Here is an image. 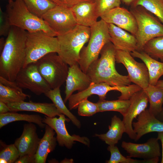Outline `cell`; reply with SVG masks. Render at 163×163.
I'll use <instances>...</instances> for the list:
<instances>
[{
    "label": "cell",
    "mask_w": 163,
    "mask_h": 163,
    "mask_svg": "<svg viewBox=\"0 0 163 163\" xmlns=\"http://www.w3.org/2000/svg\"><path fill=\"white\" fill-rule=\"evenodd\" d=\"M155 86L158 87L163 89V80H159Z\"/></svg>",
    "instance_id": "f6af8a7d"
},
{
    "label": "cell",
    "mask_w": 163,
    "mask_h": 163,
    "mask_svg": "<svg viewBox=\"0 0 163 163\" xmlns=\"http://www.w3.org/2000/svg\"><path fill=\"white\" fill-rule=\"evenodd\" d=\"M107 150L110 153L109 160L106 161L107 163H142L143 160L134 159L127 156H123L120 152L118 148L115 145H109Z\"/></svg>",
    "instance_id": "836d02e7"
},
{
    "label": "cell",
    "mask_w": 163,
    "mask_h": 163,
    "mask_svg": "<svg viewBox=\"0 0 163 163\" xmlns=\"http://www.w3.org/2000/svg\"><path fill=\"white\" fill-rule=\"evenodd\" d=\"M121 1L127 5H131L135 0H121Z\"/></svg>",
    "instance_id": "bcb514c9"
},
{
    "label": "cell",
    "mask_w": 163,
    "mask_h": 163,
    "mask_svg": "<svg viewBox=\"0 0 163 163\" xmlns=\"http://www.w3.org/2000/svg\"><path fill=\"white\" fill-rule=\"evenodd\" d=\"M71 8L77 24L90 27L97 21L94 2H82Z\"/></svg>",
    "instance_id": "603a6c76"
},
{
    "label": "cell",
    "mask_w": 163,
    "mask_h": 163,
    "mask_svg": "<svg viewBox=\"0 0 163 163\" xmlns=\"http://www.w3.org/2000/svg\"><path fill=\"white\" fill-rule=\"evenodd\" d=\"M6 12L11 26L29 32L42 31L52 36H57L43 19L29 10L22 0H9Z\"/></svg>",
    "instance_id": "3957f363"
},
{
    "label": "cell",
    "mask_w": 163,
    "mask_h": 163,
    "mask_svg": "<svg viewBox=\"0 0 163 163\" xmlns=\"http://www.w3.org/2000/svg\"><path fill=\"white\" fill-rule=\"evenodd\" d=\"M137 121L133 122L132 126L136 134V141L144 135L152 132L163 131V122L146 109L137 117Z\"/></svg>",
    "instance_id": "d6986e66"
},
{
    "label": "cell",
    "mask_w": 163,
    "mask_h": 163,
    "mask_svg": "<svg viewBox=\"0 0 163 163\" xmlns=\"http://www.w3.org/2000/svg\"><path fill=\"white\" fill-rule=\"evenodd\" d=\"M99 108V112L107 111H117L123 116L126 113L130 104L129 99L107 101L99 100L97 103Z\"/></svg>",
    "instance_id": "f546056e"
},
{
    "label": "cell",
    "mask_w": 163,
    "mask_h": 163,
    "mask_svg": "<svg viewBox=\"0 0 163 163\" xmlns=\"http://www.w3.org/2000/svg\"><path fill=\"white\" fill-rule=\"evenodd\" d=\"M130 104L122 120L124 123L125 133L131 139L135 140L136 134L132 126L133 121L142 112L145 110L148 106L149 98L143 89L134 94L130 98Z\"/></svg>",
    "instance_id": "4fadbf2b"
},
{
    "label": "cell",
    "mask_w": 163,
    "mask_h": 163,
    "mask_svg": "<svg viewBox=\"0 0 163 163\" xmlns=\"http://www.w3.org/2000/svg\"><path fill=\"white\" fill-rule=\"evenodd\" d=\"M90 28L88 44L82 49L78 62L80 68L85 73L90 64L98 58L103 47L111 42L108 24L102 19L97 21Z\"/></svg>",
    "instance_id": "5b68a950"
},
{
    "label": "cell",
    "mask_w": 163,
    "mask_h": 163,
    "mask_svg": "<svg viewBox=\"0 0 163 163\" xmlns=\"http://www.w3.org/2000/svg\"><path fill=\"white\" fill-rule=\"evenodd\" d=\"M11 111L10 109L6 104L0 101V114H4Z\"/></svg>",
    "instance_id": "60d3db41"
},
{
    "label": "cell",
    "mask_w": 163,
    "mask_h": 163,
    "mask_svg": "<svg viewBox=\"0 0 163 163\" xmlns=\"http://www.w3.org/2000/svg\"><path fill=\"white\" fill-rule=\"evenodd\" d=\"M30 96L24 93L15 81L0 76V101L6 104L23 101Z\"/></svg>",
    "instance_id": "7402d4cb"
},
{
    "label": "cell",
    "mask_w": 163,
    "mask_h": 163,
    "mask_svg": "<svg viewBox=\"0 0 163 163\" xmlns=\"http://www.w3.org/2000/svg\"><path fill=\"white\" fill-rule=\"evenodd\" d=\"M8 15L0 8V35L7 36L11 27Z\"/></svg>",
    "instance_id": "74e56055"
},
{
    "label": "cell",
    "mask_w": 163,
    "mask_h": 163,
    "mask_svg": "<svg viewBox=\"0 0 163 163\" xmlns=\"http://www.w3.org/2000/svg\"><path fill=\"white\" fill-rule=\"evenodd\" d=\"M56 3L57 5H61L58 0H51Z\"/></svg>",
    "instance_id": "7dc6e473"
},
{
    "label": "cell",
    "mask_w": 163,
    "mask_h": 163,
    "mask_svg": "<svg viewBox=\"0 0 163 163\" xmlns=\"http://www.w3.org/2000/svg\"><path fill=\"white\" fill-rule=\"evenodd\" d=\"M59 118L50 117L45 115L43 122L52 128L56 133V139L59 145L61 146H65L69 149L71 148L75 141L79 142L88 146L90 141L86 137H81L76 135H71L68 132L65 125V122H69L70 120L66 118L65 115L61 114Z\"/></svg>",
    "instance_id": "7c38bea8"
},
{
    "label": "cell",
    "mask_w": 163,
    "mask_h": 163,
    "mask_svg": "<svg viewBox=\"0 0 163 163\" xmlns=\"http://www.w3.org/2000/svg\"><path fill=\"white\" fill-rule=\"evenodd\" d=\"M78 115L82 116L89 117L99 112L97 103L92 102L85 98L79 104L78 108Z\"/></svg>",
    "instance_id": "8d00e7d4"
},
{
    "label": "cell",
    "mask_w": 163,
    "mask_h": 163,
    "mask_svg": "<svg viewBox=\"0 0 163 163\" xmlns=\"http://www.w3.org/2000/svg\"><path fill=\"white\" fill-rule=\"evenodd\" d=\"M32 13L42 18V16L57 5L51 0H22Z\"/></svg>",
    "instance_id": "4dcf8cb0"
},
{
    "label": "cell",
    "mask_w": 163,
    "mask_h": 163,
    "mask_svg": "<svg viewBox=\"0 0 163 163\" xmlns=\"http://www.w3.org/2000/svg\"><path fill=\"white\" fill-rule=\"evenodd\" d=\"M50 99L56 107L62 114L66 115L78 128H80L81 124L80 121L67 108L62 100L60 93V88L51 89L44 94Z\"/></svg>",
    "instance_id": "83f0119b"
},
{
    "label": "cell",
    "mask_w": 163,
    "mask_h": 163,
    "mask_svg": "<svg viewBox=\"0 0 163 163\" xmlns=\"http://www.w3.org/2000/svg\"><path fill=\"white\" fill-rule=\"evenodd\" d=\"M130 53L133 57L139 59L145 64L148 71L149 84L155 86L163 75V62L158 61L143 51L135 50Z\"/></svg>",
    "instance_id": "d4e9b609"
},
{
    "label": "cell",
    "mask_w": 163,
    "mask_h": 163,
    "mask_svg": "<svg viewBox=\"0 0 163 163\" xmlns=\"http://www.w3.org/2000/svg\"><path fill=\"white\" fill-rule=\"evenodd\" d=\"M5 40H4V39L1 38L0 40V53L2 51L5 43Z\"/></svg>",
    "instance_id": "ee69618b"
},
{
    "label": "cell",
    "mask_w": 163,
    "mask_h": 163,
    "mask_svg": "<svg viewBox=\"0 0 163 163\" xmlns=\"http://www.w3.org/2000/svg\"><path fill=\"white\" fill-rule=\"evenodd\" d=\"M45 129L44 134L40 139L35 154V163H45L48 155L55 149L56 145L54 130L47 124Z\"/></svg>",
    "instance_id": "cb8c5ba5"
},
{
    "label": "cell",
    "mask_w": 163,
    "mask_h": 163,
    "mask_svg": "<svg viewBox=\"0 0 163 163\" xmlns=\"http://www.w3.org/2000/svg\"><path fill=\"white\" fill-rule=\"evenodd\" d=\"M43 120L39 115L20 113L11 111L0 114V128L13 122L24 121L35 123L40 128L43 129L45 128L46 124L43 122Z\"/></svg>",
    "instance_id": "4316f807"
},
{
    "label": "cell",
    "mask_w": 163,
    "mask_h": 163,
    "mask_svg": "<svg viewBox=\"0 0 163 163\" xmlns=\"http://www.w3.org/2000/svg\"><path fill=\"white\" fill-rule=\"evenodd\" d=\"M156 117L159 120L163 122V107L161 112Z\"/></svg>",
    "instance_id": "7bdbcfd3"
},
{
    "label": "cell",
    "mask_w": 163,
    "mask_h": 163,
    "mask_svg": "<svg viewBox=\"0 0 163 163\" xmlns=\"http://www.w3.org/2000/svg\"><path fill=\"white\" fill-rule=\"evenodd\" d=\"M42 18L57 36L69 32L77 25L71 8L62 5H57Z\"/></svg>",
    "instance_id": "9c48e42d"
},
{
    "label": "cell",
    "mask_w": 163,
    "mask_h": 163,
    "mask_svg": "<svg viewBox=\"0 0 163 163\" xmlns=\"http://www.w3.org/2000/svg\"><path fill=\"white\" fill-rule=\"evenodd\" d=\"M111 42L116 50L131 53L137 49L135 36L126 31L112 24H108Z\"/></svg>",
    "instance_id": "ffe728a7"
},
{
    "label": "cell",
    "mask_w": 163,
    "mask_h": 163,
    "mask_svg": "<svg viewBox=\"0 0 163 163\" xmlns=\"http://www.w3.org/2000/svg\"><path fill=\"white\" fill-rule=\"evenodd\" d=\"M90 33V27L77 24L71 31L57 36L59 44L57 54L69 66L78 63L80 52L88 41Z\"/></svg>",
    "instance_id": "277c9868"
},
{
    "label": "cell",
    "mask_w": 163,
    "mask_h": 163,
    "mask_svg": "<svg viewBox=\"0 0 163 163\" xmlns=\"http://www.w3.org/2000/svg\"><path fill=\"white\" fill-rule=\"evenodd\" d=\"M130 11L135 17L137 25L135 35L137 42L136 50L142 51L149 40L163 36V24L142 6L131 5Z\"/></svg>",
    "instance_id": "8992f818"
},
{
    "label": "cell",
    "mask_w": 163,
    "mask_h": 163,
    "mask_svg": "<svg viewBox=\"0 0 163 163\" xmlns=\"http://www.w3.org/2000/svg\"><path fill=\"white\" fill-rule=\"evenodd\" d=\"M116 61L122 64L128 72L131 82L142 89L146 88L149 85V76L148 69L144 63L137 62L130 53L124 51L116 50Z\"/></svg>",
    "instance_id": "30bf717a"
},
{
    "label": "cell",
    "mask_w": 163,
    "mask_h": 163,
    "mask_svg": "<svg viewBox=\"0 0 163 163\" xmlns=\"http://www.w3.org/2000/svg\"><path fill=\"white\" fill-rule=\"evenodd\" d=\"M157 138L158 140H160L161 142L162 147V152L161 163H163V131L158 132Z\"/></svg>",
    "instance_id": "b9f144b4"
},
{
    "label": "cell",
    "mask_w": 163,
    "mask_h": 163,
    "mask_svg": "<svg viewBox=\"0 0 163 163\" xmlns=\"http://www.w3.org/2000/svg\"><path fill=\"white\" fill-rule=\"evenodd\" d=\"M131 5L142 7L163 24V0H135Z\"/></svg>",
    "instance_id": "1f68e13d"
},
{
    "label": "cell",
    "mask_w": 163,
    "mask_h": 163,
    "mask_svg": "<svg viewBox=\"0 0 163 163\" xmlns=\"http://www.w3.org/2000/svg\"><path fill=\"white\" fill-rule=\"evenodd\" d=\"M40 139L37 133L35 125L32 123L24 124L21 135L14 143L19 152L20 157L26 154L35 155Z\"/></svg>",
    "instance_id": "ac0fdd59"
},
{
    "label": "cell",
    "mask_w": 163,
    "mask_h": 163,
    "mask_svg": "<svg viewBox=\"0 0 163 163\" xmlns=\"http://www.w3.org/2000/svg\"><path fill=\"white\" fill-rule=\"evenodd\" d=\"M15 163H35V155L26 154L19 157Z\"/></svg>",
    "instance_id": "ab89813d"
},
{
    "label": "cell",
    "mask_w": 163,
    "mask_h": 163,
    "mask_svg": "<svg viewBox=\"0 0 163 163\" xmlns=\"http://www.w3.org/2000/svg\"><path fill=\"white\" fill-rule=\"evenodd\" d=\"M158 140L157 138H151L142 144L123 141L121 147L128 154V157L150 160L161 155Z\"/></svg>",
    "instance_id": "5bb4252c"
},
{
    "label": "cell",
    "mask_w": 163,
    "mask_h": 163,
    "mask_svg": "<svg viewBox=\"0 0 163 163\" xmlns=\"http://www.w3.org/2000/svg\"><path fill=\"white\" fill-rule=\"evenodd\" d=\"M149 98L150 112L156 117L161 112L163 104V89L149 84L144 89Z\"/></svg>",
    "instance_id": "f1b7e54d"
},
{
    "label": "cell",
    "mask_w": 163,
    "mask_h": 163,
    "mask_svg": "<svg viewBox=\"0 0 163 163\" xmlns=\"http://www.w3.org/2000/svg\"><path fill=\"white\" fill-rule=\"evenodd\" d=\"M14 81L21 88L28 89L37 95L44 94L51 89L39 72L35 63L23 67L18 74Z\"/></svg>",
    "instance_id": "8fae6325"
},
{
    "label": "cell",
    "mask_w": 163,
    "mask_h": 163,
    "mask_svg": "<svg viewBox=\"0 0 163 163\" xmlns=\"http://www.w3.org/2000/svg\"><path fill=\"white\" fill-rule=\"evenodd\" d=\"M59 44L57 37L51 36L42 31L27 32L26 43V58L23 66L36 62L51 53H58Z\"/></svg>",
    "instance_id": "52a82bcc"
},
{
    "label": "cell",
    "mask_w": 163,
    "mask_h": 163,
    "mask_svg": "<svg viewBox=\"0 0 163 163\" xmlns=\"http://www.w3.org/2000/svg\"><path fill=\"white\" fill-rule=\"evenodd\" d=\"M109 129L105 133L96 134L95 136L109 145H115L121 139L123 134L125 133V126L123 121L116 115H114L111 118Z\"/></svg>",
    "instance_id": "484cf974"
},
{
    "label": "cell",
    "mask_w": 163,
    "mask_h": 163,
    "mask_svg": "<svg viewBox=\"0 0 163 163\" xmlns=\"http://www.w3.org/2000/svg\"><path fill=\"white\" fill-rule=\"evenodd\" d=\"M19 157V152L14 144L5 145L0 151V162L14 163Z\"/></svg>",
    "instance_id": "e575fe53"
},
{
    "label": "cell",
    "mask_w": 163,
    "mask_h": 163,
    "mask_svg": "<svg viewBox=\"0 0 163 163\" xmlns=\"http://www.w3.org/2000/svg\"><path fill=\"white\" fill-rule=\"evenodd\" d=\"M62 5L71 8L73 6L84 2H94L95 0H58Z\"/></svg>",
    "instance_id": "f35d334b"
},
{
    "label": "cell",
    "mask_w": 163,
    "mask_h": 163,
    "mask_svg": "<svg viewBox=\"0 0 163 163\" xmlns=\"http://www.w3.org/2000/svg\"><path fill=\"white\" fill-rule=\"evenodd\" d=\"M143 51L155 59H160L163 62V36L149 40L144 46Z\"/></svg>",
    "instance_id": "d6a6232c"
},
{
    "label": "cell",
    "mask_w": 163,
    "mask_h": 163,
    "mask_svg": "<svg viewBox=\"0 0 163 163\" xmlns=\"http://www.w3.org/2000/svg\"><path fill=\"white\" fill-rule=\"evenodd\" d=\"M27 31L11 26L0 53V76L14 81L26 58Z\"/></svg>",
    "instance_id": "6da1fadb"
},
{
    "label": "cell",
    "mask_w": 163,
    "mask_h": 163,
    "mask_svg": "<svg viewBox=\"0 0 163 163\" xmlns=\"http://www.w3.org/2000/svg\"><path fill=\"white\" fill-rule=\"evenodd\" d=\"M100 17L107 23L114 24L135 36L137 30L136 19L132 13L125 8L120 7L115 8Z\"/></svg>",
    "instance_id": "9a60e30c"
},
{
    "label": "cell",
    "mask_w": 163,
    "mask_h": 163,
    "mask_svg": "<svg viewBox=\"0 0 163 163\" xmlns=\"http://www.w3.org/2000/svg\"><path fill=\"white\" fill-rule=\"evenodd\" d=\"M11 112L28 111L38 112L50 117L62 114L53 103L24 101L7 104Z\"/></svg>",
    "instance_id": "44dd1931"
},
{
    "label": "cell",
    "mask_w": 163,
    "mask_h": 163,
    "mask_svg": "<svg viewBox=\"0 0 163 163\" xmlns=\"http://www.w3.org/2000/svg\"><path fill=\"white\" fill-rule=\"evenodd\" d=\"M123 89V86H111L104 82L95 83L92 82L89 87L86 89L78 92L76 94H72L68 101L69 110L78 108L79 103L83 100L88 98L93 94L97 95L99 100H104L106 98L107 93L111 91L116 90L122 92Z\"/></svg>",
    "instance_id": "2e32d148"
},
{
    "label": "cell",
    "mask_w": 163,
    "mask_h": 163,
    "mask_svg": "<svg viewBox=\"0 0 163 163\" xmlns=\"http://www.w3.org/2000/svg\"><path fill=\"white\" fill-rule=\"evenodd\" d=\"M116 49L113 44H106L100 52L101 57L92 63L86 74L93 82H105L111 86L131 85L128 76L119 74L115 68Z\"/></svg>",
    "instance_id": "7a4b0ae2"
},
{
    "label": "cell",
    "mask_w": 163,
    "mask_h": 163,
    "mask_svg": "<svg viewBox=\"0 0 163 163\" xmlns=\"http://www.w3.org/2000/svg\"><path fill=\"white\" fill-rule=\"evenodd\" d=\"M66 82L65 103L68 101L74 92L76 91H81L86 89L92 82L88 76L81 69L78 63L69 67Z\"/></svg>",
    "instance_id": "e0dca14e"
},
{
    "label": "cell",
    "mask_w": 163,
    "mask_h": 163,
    "mask_svg": "<svg viewBox=\"0 0 163 163\" xmlns=\"http://www.w3.org/2000/svg\"><path fill=\"white\" fill-rule=\"evenodd\" d=\"M121 0H95L94 3L98 16L101 17L107 11L120 7Z\"/></svg>",
    "instance_id": "d590c367"
},
{
    "label": "cell",
    "mask_w": 163,
    "mask_h": 163,
    "mask_svg": "<svg viewBox=\"0 0 163 163\" xmlns=\"http://www.w3.org/2000/svg\"><path fill=\"white\" fill-rule=\"evenodd\" d=\"M35 63L39 72L51 89L60 88L66 82L69 67L57 53H49Z\"/></svg>",
    "instance_id": "ba28073f"
}]
</instances>
